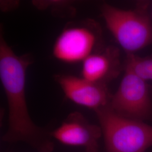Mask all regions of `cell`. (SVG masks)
<instances>
[{
	"label": "cell",
	"instance_id": "6da1fadb",
	"mask_svg": "<svg viewBox=\"0 0 152 152\" xmlns=\"http://www.w3.org/2000/svg\"><path fill=\"white\" fill-rule=\"evenodd\" d=\"M0 36V78L9 108V129L2 140L27 143L37 152H52L50 134L33 123L28 109L26 81L32 58L29 54L16 55L3 33Z\"/></svg>",
	"mask_w": 152,
	"mask_h": 152
},
{
	"label": "cell",
	"instance_id": "52a82bcc",
	"mask_svg": "<svg viewBox=\"0 0 152 152\" xmlns=\"http://www.w3.org/2000/svg\"><path fill=\"white\" fill-rule=\"evenodd\" d=\"M103 134L100 126L92 124L79 112L69 114L51 136L68 145L86 148L88 152H96L99 140Z\"/></svg>",
	"mask_w": 152,
	"mask_h": 152
},
{
	"label": "cell",
	"instance_id": "ba28073f",
	"mask_svg": "<svg viewBox=\"0 0 152 152\" xmlns=\"http://www.w3.org/2000/svg\"><path fill=\"white\" fill-rule=\"evenodd\" d=\"M124 70L120 50L110 46L88 56L82 62V77L90 81L106 84Z\"/></svg>",
	"mask_w": 152,
	"mask_h": 152
},
{
	"label": "cell",
	"instance_id": "9c48e42d",
	"mask_svg": "<svg viewBox=\"0 0 152 152\" xmlns=\"http://www.w3.org/2000/svg\"><path fill=\"white\" fill-rule=\"evenodd\" d=\"M124 70L130 71L145 81H152V55L145 57L126 55Z\"/></svg>",
	"mask_w": 152,
	"mask_h": 152
},
{
	"label": "cell",
	"instance_id": "3957f363",
	"mask_svg": "<svg viewBox=\"0 0 152 152\" xmlns=\"http://www.w3.org/2000/svg\"><path fill=\"white\" fill-rule=\"evenodd\" d=\"M107 152H144L152 146V126L120 116L108 105L95 111Z\"/></svg>",
	"mask_w": 152,
	"mask_h": 152
},
{
	"label": "cell",
	"instance_id": "277c9868",
	"mask_svg": "<svg viewBox=\"0 0 152 152\" xmlns=\"http://www.w3.org/2000/svg\"><path fill=\"white\" fill-rule=\"evenodd\" d=\"M104 48L100 26L94 20L87 19L67 24L55 42L53 54L64 63H82Z\"/></svg>",
	"mask_w": 152,
	"mask_h": 152
},
{
	"label": "cell",
	"instance_id": "5b68a950",
	"mask_svg": "<svg viewBox=\"0 0 152 152\" xmlns=\"http://www.w3.org/2000/svg\"><path fill=\"white\" fill-rule=\"evenodd\" d=\"M116 114L144 122L152 119V87L130 71L125 75L109 105Z\"/></svg>",
	"mask_w": 152,
	"mask_h": 152
},
{
	"label": "cell",
	"instance_id": "30bf717a",
	"mask_svg": "<svg viewBox=\"0 0 152 152\" xmlns=\"http://www.w3.org/2000/svg\"></svg>",
	"mask_w": 152,
	"mask_h": 152
},
{
	"label": "cell",
	"instance_id": "7a4b0ae2",
	"mask_svg": "<svg viewBox=\"0 0 152 152\" xmlns=\"http://www.w3.org/2000/svg\"><path fill=\"white\" fill-rule=\"evenodd\" d=\"M148 2H139L133 10H123L108 4L101 6L107 27L127 54L152 44V23Z\"/></svg>",
	"mask_w": 152,
	"mask_h": 152
},
{
	"label": "cell",
	"instance_id": "8992f818",
	"mask_svg": "<svg viewBox=\"0 0 152 152\" xmlns=\"http://www.w3.org/2000/svg\"><path fill=\"white\" fill-rule=\"evenodd\" d=\"M55 80L65 96L75 103L95 112L110 105L112 95L106 84L66 75H57Z\"/></svg>",
	"mask_w": 152,
	"mask_h": 152
}]
</instances>
